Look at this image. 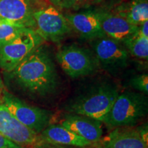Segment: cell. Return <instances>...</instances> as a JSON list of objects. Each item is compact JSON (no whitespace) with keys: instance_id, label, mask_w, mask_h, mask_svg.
I'll use <instances>...</instances> for the list:
<instances>
[{"instance_id":"cell-13","label":"cell","mask_w":148,"mask_h":148,"mask_svg":"<svg viewBox=\"0 0 148 148\" xmlns=\"http://www.w3.org/2000/svg\"><path fill=\"white\" fill-rule=\"evenodd\" d=\"M101 148H148L138 127H118L105 136Z\"/></svg>"},{"instance_id":"cell-1","label":"cell","mask_w":148,"mask_h":148,"mask_svg":"<svg viewBox=\"0 0 148 148\" xmlns=\"http://www.w3.org/2000/svg\"><path fill=\"white\" fill-rule=\"evenodd\" d=\"M9 73L18 87L35 99H47L58 92V72L49 53L41 45Z\"/></svg>"},{"instance_id":"cell-19","label":"cell","mask_w":148,"mask_h":148,"mask_svg":"<svg viewBox=\"0 0 148 148\" xmlns=\"http://www.w3.org/2000/svg\"><path fill=\"white\" fill-rule=\"evenodd\" d=\"M57 8L62 9H77L85 6L94 0H48Z\"/></svg>"},{"instance_id":"cell-6","label":"cell","mask_w":148,"mask_h":148,"mask_svg":"<svg viewBox=\"0 0 148 148\" xmlns=\"http://www.w3.org/2000/svg\"><path fill=\"white\" fill-rule=\"evenodd\" d=\"M0 134L25 148H66L65 146L48 143L40 134L22 124L3 106L1 99Z\"/></svg>"},{"instance_id":"cell-12","label":"cell","mask_w":148,"mask_h":148,"mask_svg":"<svg viewBox=\"0 0 148 148\" xmlns=\"http://www.w3.org/2000/svg\"><path fill=\"white\" fill-rule=\"evenodd\" d=\"M103 33L107 37L123 42L136 32L138 26L130 23L119 14L106 11H95Z\"/></svg>"},{"instance_id":"cell-7","label":"cell","mask_w":148,"mask_h":148,"mask_svg":"<svg viewBox=\"0 0 148 148\" xmlns=\"http://www.w3.org/2000/svg\"><path fill=\"white\" fill-rule=\"evenodd\" d=\"M56 58L64 73L73 79L93 73L99 65L89 51L75 45L61 48Z\"/></svg>"},{"instance_id":"cell-2","label":"cell","mask_w":148,"mask_h":148,"mask_svg":"<svg viewBox=\"0 0 148 148\" xmlns=\"http://www.w3.org/2000/svg\"><path fill=\"white\" fill-rule=\"evenodd\" d=\"M119 94V88L112 83H97L70 99L66 103L65 110L69 113L82 114L101 121Z\"/></svg>"},{"instance_id":"cell-10","label":"cell","mask_w":148,"mask_h":148,"mask_svg":"<svg viewBox=\"0 0 148 148\" xmlns=\"http://www.w3.org/2000/svg\"><path fill=\"white\" fill-rule=\"evenodd\" d=\"M33 0H0V19L34 29Z\"/></svg>"},{"instance_id":"cell-9","label":"cell","mask_w":148,"mask_h":148,"mask_svg":"<svg viewBox=\"0 0 148 148\" xmlns=\"http://www.w3.org/2000/svg\"><path fill=\"white\" fill-rule=\"evenodd\" d=\"M92 46L98 63L108 71L117 72L128 64L129 52L117 40L100 37L95 38Z\"/></svg>"},{"instance_id":"cell-23","label":"cell","mask_w":148,"mask_h":148,"mask_svg":"<svg viewBox=\"0 0 148 148\" xmlns=\"http://www.w3.org/2000/svg\"><path fill=\"white\" fill-rule=\"evenodd\" d=\"M3 90V83L1 82V79H0V95L1 94V92Z\"/></svg>"},{"instance_id":"cell-17","label":"cell","mask_w":148,"mask_h":148,"mask_svg":"<svg viewBox=\"0 0 148 148\" xmlns=\"http://www.w3.org/2000/svg\"><path fill=\"white\" fill-rule=\"evenodd\" d=\"M123 42L127 50L136 58L147 60L148 58V38L140 36L137 31Z\"/></svg>"},{"instance_id":"cell-15","label":"cell","mask_w":148,"mask_h":148,"mask_svg":"<svg viewBox=\"0 0 148 148\" xmlns=\"http://www.w3.org/2000/svg\"><path fill=\"white\" fill-rule=\"evenodd\" d=\"M40 134L44 140L54 145L78 147H85L90 145L87 140L60 124L50 123Z\"/></svg>"},{"instance_id":"cell-24","label":"cell","mask_w":148,"mask_h":148,"mask_svg":"<svg viewBox=\"0 0 148 148\" xmlns=\"http://www.w3.org/2000/svg\"><path fill=\"white\" fill-rule=\"evenodd\" d=\"M94 1H96V0H94Z\"/></svg>"},{"instance_id":"cell-16","label":"cell","mask_w":148,"mask_h":148,"mask_svg":"<svg viewBox=\"0 0 148 148\" xmlns=\"http://www.w3.org/2000/svg\"><path fill=\"white\" fill-rule=\"evenodd\" d=\"M130 23L139 26L148 21L147 0H132L123 13H119Z\"/></svg>"},{"instance_id":"cell-20","label":"cell","mask_w":148,"mask_h":148,"mask_svg":"<svg viewBox=\"0 0 148 148\" xmlns=\"http://www.w3.org/2000/svg\"><path fill=\"white\" fill-rule=\"evenodd\" d=\"M130 86L135 90L147 94L148 92V76L147 74H141L136 75L130 81Z\"/></svg>"},{"instance_id":"cell-5","label":"cell","mask_w":148,"mask_h":148,"mask_svg":"<svg viewBox=\"0 0 148 148\" xmlns=\"http://www.w3.org/2000/svg\"><path fill=\"white\" fill-rule=\"evenodd\" d=\"M1 101L8 110L22 124L37 134L51 123L53 112L47 109L32 106L3 90Z\"/></svg>"},{"instance_id":"cell-18","label":"cell","mask_w":148,"mask_h":148,"mask_svg":"<svg viewBox=\"0 0 148 148\" xmlns=\"http://www.w3.org/2000/svg\"><path fill=\"white\" fill-rule=\"evenodd\" d=\"M26 27L0 19V46L16 38Z\"/></svg>"},{"instance_id":"cell-14","label":"cell","mask_w":148,"mask_h":148,"mask_svg":"<svg viewBox=\"0 0 148 148\" xmlns=\"http://www.w3.org/2000/svg\"><path fill=\"white\" fill-rule=\"evenodd\" d=\"M65 16L71 28L85 38L95 39L106 36L101 29L95 11L69 14Z\"/></svg>"},{"instance_id":"cell-21","label":"cell","mask_w":148,"mask_h":148,"mask_svg":"<svg viewBox=\"0 0 148 148\" xmlns=\"http://www.w3.org/2000/svg\"><path fill=\"white\" fill-rule=\"evenodd\" d=\"M0 148H25L0 134Z\"/></svg>"},{"instance_id":"cell-22","label":"cell","mask_w":148,"mask_h":148,"mask_svg":"<svg viewBox=\"0 0 148 148\" xmlns=\"http://www.w3.org/2000/svg\"><path fill=\"white\" fill-rule=\"evenodd\" d=\"M137 32L140 36L148 38V21H145L138 26Z\"/></svg>"},{"instance_id":"cell-8","label":"cell","mask_w":148,"mask_h":148,"mask_svg":"<svg viewBox=\"0 0 148 148\" xmlns=\"http://www.w3.org/2000/svg\"><path fill=\"white\" fill-rule=\"evenodd\" d=\"M33 17L34 29L44 40L59 41L72 31L66 16L54 6L49 5L36 9Z\"/></svg>"},{"instance_id":"cell-3","label":"cell","mask_w":148,"mask_h":148,"mask_svg":"<svg viewBox=\"0 0 148 148\" xmlns=\"http://www.w3.org/2000/svg\"><path fill=\"white\" fill-rule=\"evenodd\" d=\"M147 111L148 100L145 94L126 90L119 94L101 122L112 129L134 127L145 117Z\"/></svg>"},{"instance_id":"cell-11","label":"cell","mask_w":148,"mask_h":148,"mask_svg":"<svg viewBox=\"0 0 148 148\" xmlns=\"http://www.w3.org/2000/svg\"><path fill=\"white\" fill-rule=\"evenodd\" d=\"M60 124L90 144L100 141L103 134L102 122L82 114L67 113L61 120Z\"/></svg>"},{"instance_id":"cell-4","label":"cell","mask_w":148,"mask_h":148,"mask_svg":"<svg viewBox=\"0 0 148 148\" xmlns=\"http://www.w3.org/2000/svg\"><path fill=\"white\" fill-rule=\"evenodd\" d=\"M44 39L32 28L26 27L16 38L0 46V67L10 73L37 47Z\"/></svg>"}]
</instances>
